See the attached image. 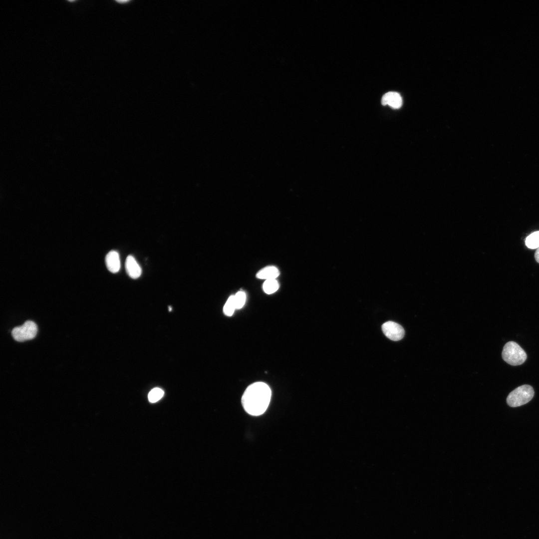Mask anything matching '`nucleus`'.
<instances>
[{"label": "nucleus", "instance_id": "2", "mask_svg": "<svg viewBox=\"0 0 539 539\" xmlns=\"http://www.w3.org/2000/svg\"><path fill=\"white\" fill-rule=\"evenodd\" d=\"M502 355L504 361L513 366L522 364L527 358L526 352L514 341H509L505 344Z\"/></svg>", "mask_w": 539, "mask_h": 539}, {"label": "nucleus", "instance_id": "1", "mask_svg": "<svg viewBox=\"0 0 539 539\" xmlns=\"http://www.w3.org/2000/svg\"><path fill=\"white\" fill-rule=\"evenodd\" d=\"M271 390L265 383L257 382L249 386L242 397V404L249 414L258 416L268 408L271 398Z\"/></svg>", "mask_w": 539, "mask_h": 539}, {"label": "nucleus", "instance_id": "6", "mask_svg": "<svg viewBox=\"0 0 539 539\" xmlns=\"http://www.w3.org/2000/svg\"><path fill=\"white\" fill-rule=\"evenodd\" d=\"M125 269L128 275L133 279L138 278L142 273L140 266L131 255L128 256L126 259Z\"/></svg>", "mask_w": 539, "mask_h": 539}, {"label": "nucleus", "instance_id": "13", "mask_svg": "<svg viewBox=\"0 0 539 539\" xmlns=\"http://www.w3.org/2000/svg\"><path fill=\"white\" fill-rule=\"evenodd\" d=\"M164 391L159 388H155L151 390L148 394L149 401L151 403H155L159 400L164 395Z\"/></svg>", "mask_w": 539, "mask_h": 539}, {"label": "nucleus", "instance_id": "4", "mask_svg": "<svg viewBox=\"0 0 539 539\" xmlns=\"http://www.w3.org/2000/svg\"><path fill=\"white\" fill-rule=\"evenodd\" d=\"M37 332V327L35 322L27 320L21 326L14 327L11 335L15 340L23 342L34 338Z\"/></svg>", "mask_w": 539, "mask_h": 539}, {"label": "nucleus", "instance_id": "15", "mask_svg": "<svg viewBox=\"0 0 539 539\" xmlns=\"http://www.w3.org/2000/svg\"><path fill=\"white\" fill-rule=\"evenodd\" d=\"M535 259H536V261L538 263H539V247L537 249V250H536V251L535 252Z\"/></svg>", "mask_w": 539, "mask_h": 539}, {"label": "nucleus", "instance_id": "3", "mask_svg": "<svg viewBox=\"0 0 539 539\" xmlns=\"http://www.w3.org/2000/svg\"><path fill=\"white\" fill-rule=\"evenodd\" d=\"M534 394V389L531 386L523 385L510 393L507 398V402L512 407L520 406L530 401Z\"/></svg>", "mask_w": 539, "mask_h": 539}, {"label": "nucleus", "instance_id": "7", "mask_svg": "<svg viewBox=\"0 0 539 539\" xmlns=\"http://www.w3.org/2000/svg\"><path fill=\"white\" fill-rule=\"evenodd\" d=\"M105 263L107 269L112 273H116L120 269L119 255L117 251H111L106 256Z\"/></svg>", "mask_w": 539, "mask_h": 539}, {"label": "nucleus", "instance_id": "9", "mask_svg": "<svg viewBox=\"0 0 539 539\" xmlns=\"http://www.w3.org/2000/svg\"><path fill=\"white\" fill-rule=\"evenodd\" d=\"M279 274V271L277 268L273 266L267 267L257 274V277L260 279L266 280L275 279Z\"/></svg>", "mask_w": 539, "mask_h": 539}, {"label": "nucleus", "instance_id": "11", "mask_svg": "<svg viewBox=\"0 0 539 539\" xmlns=\"http://www.w3.org/2000/svg\"><path fill=\"white\" fill-rule=\"evenodd\" d=\"M526 245L528 248L532 249L539 247V231H536L530 235L526 240Z\"/></svg>", "mask_w": 539, "mask_h": 539}, {"label": "nucleus", "instance_id": "8", "mask_svg": "<svg viewBox=\"0 0 539 539\" xmlns=\"http://www.w3.org/2000/svg\"><path fill=\"white\" fill-rule=\"evenodd\" d=\"M381 104L383 105H388L393 108H399L402 105V100L398 93L388 92L383 95Z\"/></svg>", "mask_w": 539, "mask_h": 539}, {"label": "nucleus", "instance_id": "10", "mask_svg": "<svg viewBox=\"0 0 539 539\" xmlns=\"http://www.w3.org/2000/svg\"><path fill=\"white\" fill-rule=\"evenodd\" d=\"M278 288L279 284L275 279L266 280L263 285L264 291L267 294L275 292Z\"/></svg>", "mask_w": 539, "mask_h": 539}, {"label": "nucleus", "instance_id": "12", "mask_svg": "<svg viewBox=\"0 0 539 539\" xmlns=\"http://www.w3.org/2000/svg\"><path fill=\"white\" fill-rule=\"evenodd\" d=\"M235 309H236L234 295H231L227 300L224 306L223 311L224 314L229 316H232Z\"/></svg>", "mask_w": 539, "mask_h": 539}, {"label": "nucleus", "instance_id": "14", "mask_svg": "<svg viewBox=\"0 0 539 539\" xmlns=\"http://www.w3.org/2000/svg\"><path fill=\"white\" fill-rule=\"evenodd\" d=\"M246 294L243 291H238L234 295V299L236 304V309H241L243 307L246 302Z\"/></svg>", "mask_w": 539, "mask_h": 539}, {"label": "nucleus", "instance_id": "5", "mask_svg": "<svg viewBox=\"0 0 539 539\" xmlns=\"http://www.w3.org/2000/svg\"><path fill=\"white\" fill-rule=\"evenodd\" d=\"M382 330L387 337L393 341L401 340L405 334L402 326L391 321L384 323L382 325Z\"/></svg>", "mask_w": 539, "mask_h": 539}]
</instances>
